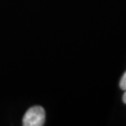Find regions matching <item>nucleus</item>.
Returning <instances> with one entry per match:
<instances>
[{"label": "nucleus", "mask_w": 126, "mask_h": 126, "mask_svg": "<svg viewBox=\"0 0 126 126\" xmlns=\"http://www.w3.org/2000/svg\"><path fill=\"white\" fill-rule=\"evenodd\" d=\"M124 91H125V93L123 94V96H122V101H123L124 104H126V90H124Z\"/></svg>", "instance_id": "obj_3"}, {"label": "nucleus", "mask_w": 126, "mask_h": 126, "mask_svg": "<svg viewBox=\"0 0 126 126\" xmlns=\"http://www.w3.org/2000/svg\"><path fill=\"white\" fill-rule=\"evenodd\" d=\"M46 120L44 108L40 106L32 107L26 111L23 118V126H42Z\"/></svg>", "instance_id": "obj_1"}, {"label": "nucleus", "mask_w": 126, "mask_h": 126, "mask_svg": "<svg viewBox=\"0 0 126 126\" xmlns=\"http://www.w3.org/2000/svg\"><path fill=\"white\" fill-rule=\"evenodd\" d=\"M120 88L122 90H126V71L122 75L121 81H120Z\"/></svg>", "instance_id": "obj_2"}]
</instances>
